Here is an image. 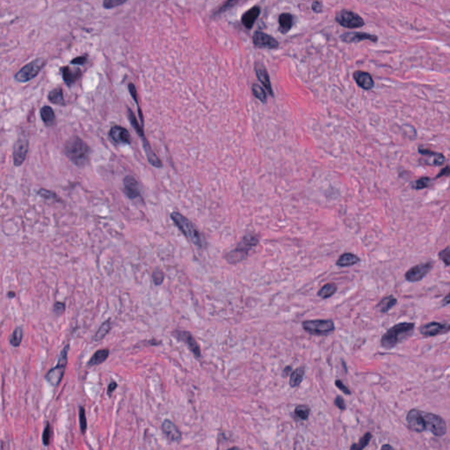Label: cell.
I'll return each instance as SVG.
<instances>
[{"label":"cell","instance_id":"cell-5","mask_svg":"<svg viewBox=\"0 0 450 450\" xmlns=\"http://www.w3.org/2000/svg\"><path fill=\"white\" fill-rule=\"evenodd\" d=\"M70 350V345H66L62 352L60 353L57 364L50 371H48L45 375V379L50 382L52 386L57 387L64 378L65 368L68 362V352Z\"/></svg>","mask_w":450,"mask_h":450},{"label":"cell","instance_id":"cell-27","mask_svg":"<svg viewBox=\"0 0 450 450\" xmlns=\"http://www.w3.org/2000/svg\"><path fill=\"white\" fill-rule=\"evenodd\" d=\"M358 262H360V258L358 256L350 253V252H346L344 254L341 255L338 259L336 265L341 268H344V267L353 266Z\"/></svg>","mask_w":450,"mask_h":450},{"label":"cell","instance_id":"cell-6","mask_svg":"<svg viewBox=\"0 0 450 450\" xmlns=\"http://www.w3.org/2000/svg\"><path fill=\"white\" fill-rule=\"evenodd\" d=\"M46 60L43 57H39L33 60L29 64H25L23 68L21 69L15 74V79L21 83H25L34 78L38 75L42 69L45 66Z\"/></svg>","mask_w":450,"mask_h":450},{"label":"cell","instance_id":"cell-26","mask_svg":"<svg viewBox=\"0 0 450 450\" xmlns=\"http://www.w3.org/2000/svg\"><path fill=\"white\" fill-rule=\"evenodd\" d=\"M109 353H110L109 349H100L97 352H95L94 355L90 359L89 361H88V366L94 367V366L102 364L104 361H106L107 360V358L109 356Z\"/></svg>","mask_w":450,"mask_h":450},{"label":"cell","instance_id":"cell-33","mask_svg":"<svg viewBox=\"0 0 450 450\" xmlns=\"http://www.w3.org/2000/svg\"><path fill=\"white\" fill-rule=\"evenodd\" d=\"M337 291V285L335 283H327L324 285L318 292V296L323 299L331 298Z\"/></svg>","mask_w":450,"mask_h":450},{"label":"cell","instance_id":"cell-21","mask_svg":"<svg viewBox=\"0 0 450 450\" xmlns=\"http://www.w3.org/2000/svg\"><path fill=\"white\" fill-rule=\"evenodd\" d=\"M353 78L357 83V85L364 90H371L374 87L375 82L372 76L370 73L356 71L353 73Z\"/></svg>","mask_w":450,"mask_h":450},{"label":"cell","instance_id":"cell-14","mask_svg":"<svg viewBox=\"0 0 450 450\" xmlns=\"http://www.w3.org/2000/svg\"><path fill=\"white\" fill-rule=\"evenodd\" d=\"M252 41H253L255 47L258 49L275 50L277 48H279V43L276 41L275 39L260 31L255 32L252 36Z\"/></svg>","mask_w":450,"mask_h":450},{"label":"cell","instance_id":"cell-34","mask_svg":"<svg viewBox=\"0 0 450 450\" xmlns=\"http://www.w3.org/2000/svg\"><path fill=\"white\" fill-rule=\"evenodd\" d=\"M22 338H23V330L22 327H16L10 338V343L14 348H19L22 344Z\"/></svg>","mask_w":450,"mask_h":450},{"label":"cell","instance_id":"cell-13","mask_svg":"<svg viewBox=\"0 0 450 450\" xmlns=\"http://www.w3.org/2000/svg\"><path fill=\"white\" fill-rule=\"evenodd\" d=\"M450 331V324L430 322L420 328V332L424 337H434Z\"/></svg>","mask_w":450,"mask_h":450},{"label":"cell","instance_id":"cell-41","mask_svg":"<svg viewBox=\"0 0 450 450\" xmlns=\"http://www.w3.org/2000/svg\"><path fill=\"white\" fill-rule=\"evenodd\" d=\"M51 434H52L51 425L50 422H48L43 433V442L44 446L47 447L50 444Z\"/></svg>","mask_w":450,"mask_h":450},{"label":"cell","instance_id":"cell-47","mask_svg":"<svg viewBox=\"0 0 450 450\" xmlns=\"http://www.w3.org/2000/svg\"><path fill=\"white\" fill-rule=\"evenodd\" d=\"M335 385L337 388L342 391L346 395H351V391L349 389V387L346 386L341 380H336Z\"/></svg>","mask_w":450,"mask_h":450},{"label":"cell","instance_id":"cell-40","mask_svg":"<svg viewBox=\"0 0 450 450\" xmlns=\"http://www.w3.org/2000/svg\"><path fill=\"white\" fill-rule=\"evenodd\" d=\"M164 280H165L164 272L160 270L159 268L155 269L152 273V280L154 284L159 286V285H161L163 283Z\"/></svg>","mask_w":450,"mask_h":450},{"label":"cell","instance_id":"cell-9","mask_svg":"<svg viewBox=\"0 0 450 450\" xmlns=\"http://www.w3.org/2000/svg\"><path fill=\"white\" fill-rule=\"evenodd\" d=\"M336 22L347 28H359L365 25L363 19L349 10H341L336 14Z\"/></svg>","mask_w":450,"mask_h":450},{"label":"cell","instance_id":"cell-18","mask_svg":"<svg viewBox=\"0 0 450 450\" xmlns=\"http://www.w3.org/2000/svg\"><path fill=\"white\" fill-rule=\"evenodd\" d=\"M162 431L165 433L167 440L170 442H179L181 441V433L177 425L170 420H165L162 423Z\"/></svg>","mask_w":450,"mask_h":450},{"label":"cell","instance_id":"cell-12","mask_svg":"<svg viewBox=\"0 0 450 450\" xmlns=\"http://www.w3.org/2000/svg\"><path fill=\"white\" fill-rule=\"evenodd\" d=\"M406 422L408 428L416 433H423L426 431L425 421L422 416L421 410L412 409L406 415Z\"/></svg>","mask_w":450,"mask_h":450},{"label":"cell","instance_id":"cell-56","mask_svg":"<svg viewBox=\"0 0 450 450\" xmlns=\"http://www.w3.org/2000/svg\"><path fill=\"white\" fill-rule=\"evenodd\" d=\"M382 450H393V447H391V445H383Z\"/></svg>","mask_w":450,"mask_h":450},{"label":"cell","instance_id":"cell-36","mask_svg":"<svg viewBox=\"0 0 450 450\" xmlns=\"http://www.w3.org/2000/svg\"><path fill=\"white\" fill-rule=\"evenodd\" d=\"M251 92H252V94H253L255 98L258 99L262 103L267 102V94H266L265 90L260 85L253 84L251 86Z\"/></svg>","mask_w":450,"mask_h":450},{"label":"cell","instance_id":"cell-35","mask_svg":"<svg viewBox=\"0 0 450 450\" xmlns=\"http://www.w3.org/2000/svg\"><path fill=\"white\" fill-rule=\"evenodd\" d=\"M372 439V434L370 433H366L358 443H355L351 446V450H361L365 449L366 447L369 445L370 441Z\"/></svg>","mask_w":450,"mask_h":450},{"label":"cell","instance_id":"cell-42","mask_svg":"<svg viewBox=\"0 0 450 450\" xmlns=\"http://www.w3.org/2000/svg\"><path fill=\"white\" fill-rule=\"evenodd\" d=\"M431 178H428V177H423V178H419L417 180L416 182L414 183V187L413 188L415 189H423V188H426V187H429L430 183H431Z\"/></svg>","mask_w":450,"mask_h":450},{"label":"cell","instance_id":"cell-37","mask_svg":"<svg viewBox=\"0 0 450 450\" xmlns=\"http://www.w3.org/2000/svg\"><path fill=\"white\" fill-rule=\"evenodd\" d=\"M310 412V407L308 405H304V404L298 405L295 409V415H296V417H298V419L302 420V421H305L309 418Z\"/></svg>","mask_w":450,"mask_h":450},{"label":"cell","instance_id":"cell-19","mask_svg":"<svg viewBox=\"0 0 450 450\" xmlns=\"http://www.w3.org/2000/svg\"><path fill=\"white\" fill-rule=\"evenodd\" d=\"M254 68L255 73H256V75H257L258 79H259V80L260 81V83L263 85L264 88L268 91V94L273 96V95H274V92H273L272 85H271V81H270L268 71H267V69L265 67V65L258 62V63L255 64Z\"/></svg>","mask_w":450,"mask_h":450},{"label":"cell","instance_id":"cell-24","mask_svg":"<svg viewBox=\"0 0 450 450\" xmlns=\"http://www.w3.org/2000/svg\"><path fill=\"white\" fill-rule=\"evenodd\" d=\"M140 138L143 141V147L145 149V154L147 156V159L150 162V164L152 166L157 167V168L161 167V160L158 158V157L155 153L153 152L150 146L149 142L145 138V136H141Z\"/></svg>","mask_w":450,"mask_h":450},{"label":"cell","instance_id":"cell-10","mask_svg":"<svg viewBox=\"0 0 450 450\" xmlns=\"http://www.w3.org/2000/svg\"><path fill=\"white\" fill-rule=\"evenodd\" d=\"M433 262H425V263L418 264L410 268L407 272L405 273L404 277L405 280L411 282L420 281L428 274L433 268Z\"/></svg>","mask_w":450,"mask_h":450},{"label":"cell","instance_id":"cell-25","mask_svg":"<svg viewBox=\"0 0 450 450\" xmlns=\"http://www.w3.org/2000/svg\"><path fill=\"white\" fill-rule=\"evenodd\" d=\"M293 16L290 13H282L279 17V30L281 34H287L293 25Z\"/></svg>","mask_w":450,"mask_h":450},{"label":"cell","instance_id":"cell-31","mask_svg":"<svg viewBox=\"0 0 450 450\" xmlns=\"http://www.w3.org/2000/svg\"><path fill=\"white\" fill-rule=\"evenodd\" d=\"M48 98H49V100L51 103H53V104L59 105V106H64V94H63V90L61 87L52 90L50 93L49 94Z\"/></svg>","mask_w":450,"mask_h":450},{"label":"cell","instance_id":"cell-49","mask_svg":"<svg viewBox=\"0 0 450 450\" xmlns=\"http://www.w3.org/2000/svg\"><path fill=\"white\" fill-rule=\"evenodd\" d=\"M334 404H335L336 406L339 408L340 410H342V411L346 410V407H347L344 400H343L340 396H338V397L336 398L335 400H334Z\"/></svg>","mask_w":450,"mask_h":450},{"label":"cell","instance_id":"cell-29","mask_svg":"<svg viewBox=\"0 0 450 450\" xmlns=\"http://www.w3.org/2000/svg\"><path fill=\"white\" fill-rule=\"evenodd\" d=\"M305 375V369L304 367H300L296 370H293L290 374V380H289V385L295 388L301 384L302 382V379L304 377Z\"/></svg>","mask_w":450,"mask_h":450},{"label":"cell","instance_id":"cell-32","mask_svg":"<svg viewBox=\"0 0 450 450\" xmlns=\"http://www.w3.org/2000/svg\"><path fill=\"white\" fill-rule=\"evenodd\" d=\"M111 328H112V324H111L110 319H107L106 321L103 322L99 328L98 331L94 335V341H100V340H103L106 337V335H107V333L110 331Z\"/></svg>","mask_w":450,"mask_h":450},{"label":"cell","instance_id":"cell-16","mask_svg":"<svg viewBox=\"0 0 450 450\" xmlns=\"http://www.w3.org/2000/svg\"><path fill=\"white\" fill-rule=\"evenodd\" d=\"M342 42L346 43H360L361 41H370L372 43H376L378 37L375 34H368L364 32H351L345 33L340 36Z\"/></svg>","mask_w":450,"mask_h":450},{"label":"cell","instance_id":"cell-3","mask_svg":"<svg viewBox=\"0 0 450 450\" xmlns=\"http://www.w3.org/2000/svg\"><path fill=\"white\" fill-rule=\"evenodd\" d=\"M171 218L189 241H191L196 247L200 248L205 247L203 237L201 236V234L199 232L195 225L190 220H188L187 217H184L180 213L174 212L172 213Z\"/></svg>","mask_w":450,"mask_h":450},{"label":"cell","instance_id":"cell-1","mask_svg":"<svg viewBox=\"0 0 450 450\" xmlns=\"http://www.w3.org/2000/svg\"><path fill=\"white\" fill-rule=\"evenodd\" d=\"M415 329V324L403 322L397 324L394 326L390 328L382 335L381 339V345L385 349H391L397 347L398 345L407 340L412 336Z\"/></svg>","mask_w":450,"mask_h":450},{"label":"cell","instance_id":"cell-43","mask_svg":"<svg viewBox=\"0 0 450 450\" xmlns=\"http://www.w3.org/2000/svg\"><path fill=\"white\" fill-rule=\"evenodd\" d=\"M439 258L446 266H450V247L441 250L439 252Z\"/></svg>","mask_w":450,"mask_h":450},{"label":"cell","instance_id":"cell-51","mask_svg":"<svg viewBox=\"0 0 450 450\" xmlns=\"http://www.w3.org/2000/svg\"><path fill=\"white\" fill-rule=\"evenodd\" d=\"M322 3H320L319 1H314L312 3V5H311V8L314 11L315 13H321L323 11V8H322Z\"/></svg>","mask_w":450,"mask_h":450},{"label":"cell","instance_id":"cell-57","mask_svg":"<svg viewBox=\"0 0 450 450\" xmlns=\"http://www.w3.org/2000/svg\"><path fill=\"white\" fill-rule=\"evenodd\" d=\"M289 370H291V367H287V368L285 369L284 371H283V373H284L285 375H288L289 374V373H288Z\"/></svg>","mask_w":450,"mask_h":450},{"label":"cell","instance_id":"cell-50","mask_svg":"<svg viewBox=\"0 0 450 450\" xmlns=\"http://www.w3.org/2000/svg\"><path fill=\"white\" fill-rule=\"evenodd\" d=\"M39 195L43 197V198H46V199H52V198H57V196H55L54 193H51V192L47 191L45 189H41L39 191Z\"/></svg>","mask_w":450,"mask_h":450},{"label":"cell","instance_id":"cell-15","mask_svg":"<svg viewBox=\"0 0 450 450\" xmlns=\"http://www.w3.org/2000/svg\"><path fill=\"white\" fill-rule=\"evenodd\" d=\"M109 136L112 141L118 145H129L131 144V136L125 127L115 125L111 127Z\"/></svg>","mask_w":450,"mask_h":450},{"label":"cell","instance_id":"cell-48","mask_svg":"<svg viewBox=\"0 0 450 450\" xmlns=\"http://www.w3.org/2000/svg\"><path fill=\"white\" fill-rule=\"evenodd\" d=\"M87 59H88V55H80V56H77V57H76V58H74V59L72 60V61H71V64L82 65V64H84L86 63Z\"/></svg>","mask_w":450,"mask_h":450},{"label":"cell","instance_id":"cell-23","mask_svg":"<svg viewBox=\"0 0 450 450\" xmlns=\"http://www.w3.org/2000/svg\"><path fill=\"white\" fill-rule=\"evenodd\" d=\"M259 13H260V8L259 6H254L244 13L241 18V22L244 26L247 29H250L254 25L256 20L259 17Z\"/></svg>","mask_w":450,"mask_h":450},{"label":"cell","instance_id":"cell-11","mask_svg":"<svg viewBox=\"0 0 450 450\" xmlns=\"http://www.w3.org/2000/svg\"><path fill=\"white\" fill-rule=\"evenodd\" d=\"M173 335L175 336L176 340H179L187 345L189 350L193 352V354L196 358H200L201 352H200V347L197 343L196 339L194 338V336L192 335L189 331L175 330L173 331Z\"/></svg>","mask_w":450,"mask_h":450},{"label":"cell","instance_id":"cell-46","mask_svg":"<svg viewBox=\"0 0 450 450\" xmlns=\"http://www.w3.org/2000/svg\"><path fill=\"white\" fill-rule=\"evenodd\" d=\"M53 310L56 316L64 314V310H65V303L63 301H55Z\"/></svg>","mask_w":450,"mask_h":450},{"label":"cell","instance_id":"cell-17","mask_svg":"<svg viewBox=\"0 0 450 450\" xmlns=\"http://www.w3.org/2000/svg\"><path fill=\"white\" fill-rule=\"evenodd\" d=\"M28 151V142L25 139H20L13 148V164L14 166H22L25 161Z\"/></svg>","mask_w":450,"mask_h":450},{"label":"cell","instance_id":"cell-55","mask_svg":"<svg viewBox=\"0 0 450 450\" xmlns=\"http://www.w3.org/2000/svg\"><path fill=\"white\" fill-rule=\"evenodd\" d=\"M16 297V293L14 291H9L7 293V298H14Z\"/></svg>","mask_w":450,"mask_h":450},{"label":"cell","instance_id":"cell-54","mask_svg":"<svg viewBox=\"0 0 450 450\" xmlns=\"http://www.w3.org/2000/svg\"><path fill=\"white\" fill-rule=\"evenodd\" d=\"M450 303V293L448 294L445 298L442 300V305H448Z\"/></svg>","mask_w":450,"mask_h":450},{"label":"cell","instance_id":"cell-8","mask_svg":"<svg viewBox=\"0 0 450 450\" xmlns=\"http://www.w3.org/2000/svg\"><path fill=\"white\" fill-rule=\"evenodd\" d=\"M422 416L425 421V428L433 433L434 436L442 437L447 433V425L442 417L432 412H422Z\"/></svg>","mask_w":450,"mask_h":450},{"label":"cell","instance_id":"cell-4","mask_svg":"<svg viewBox=\"0 0 450 450\" xmlns=\"http://www.w3.org/2000/svg\"><path fill=\"white\" fill-rule=\"evenodd\" d=\"M259 244V236L254 233H247L242 240L238 243L237 247L233 250L229 251L226 255L225 259L229 264L241 262L247 259L250 250Z\"/></svg>","mask_w":450,"mask_h":450},{"label":"cell","instance_id":"cell-28","mask_svg":"<svg viewBox=\"0 0 450 450\" xmlns=\"http://www.w3.org/2000/svg\"><path fill=\"white\" fill-rule=\"evenodd\" d=\"M397 302H398L397 298L391 295V296L382 298V300L378 302L376 308L379 309L382 313H387L397 304Z\"/></svg>","mask_w":450,"mask_h":450},{"label":"cell","instance_id":"cell-7","mask_svg":"<svg viewBox=\"0 0 450 450\" xmlns=\"http://www.w3.org/2000/svg\"><path fill=\"white\" fill-rule=\"evenodd\" d=\"M302 328L304 331L312 335H325L334 331L335 325L329 319H317L303 321Z\"/></svg>","mask_w":450,"mask_h":450},{"label":"cell","instance_id":"cell-2","mask_svg":"<svg viewBox=\"0 0 450 450\" xmlns=\"http://www.w3.org/2000/svg\"><path fill=\"white\" fill-rule=\"evenodd\" d=\"M64 151L70 160L76 166H84L89 161L91 150L78 136L71 137L65 144Z\"/></svg>","mask_w":450,"mask_h":450},{"label":"cell","instance_id":"cell-20","mask_svg":"<svg viewBox=\"0 0 450 450\" xmlns=\"http://www.w3.org/2000/svg\"><path fill=\"white\" fill-rule=\"evenodd\" d=\"M124 190L129 199H136L141 196L140 186L133 176H127L124 178Z\"/></svg>","mask_w":450,"mask_h":450},{"label":"cell","instance_id":"cell-45","mask_svg":"<svg viewBox=\"0 0 450 450\" xmlns=\"http://www.w3.org/2000/svg\"><path fill=\"white\" fill-rule=\"evenodd\" d=\"M238 2V0H227L225 4H223L221 7L219 8V10L217 11L216 14H221V13H225L226 11H228L229 9L233 7L234 5L237 4Z\"/></svg>","mask_w":450,"mask_h":450},{"label":"cell","instance_id":"cell-22","mask_svg":"<svg viewBox=\"0 0 450 450\" xmlns=\"http://www.w3.org/2000/svg\"><path fill=\"white\" fill-rule=\"evenodd\" d=\"M62 73H63V78H64V82L68 86L73 85L82 75L80 69H73L70 66H64L62 68Z\"/></svg>","mask_w":450,"mask_h":450},{"label":"cell","instance_id":"cell-44","mask_svg":"<svg viewBox=\"0 0 450 450\" xmlns=\"http://www.w3.org/2000/svg\"><path fill=\"white\" fill-rule=\"evenodd\" d=\"M127 0H104L103 7L106 9L114 8L118 5L126 3Z\"/></svg>","mask_w":450,"mask_h":450},{"label":"cell","instance_id":"cell-39","mask_svg":"<svg viewBox=\"0 0 450 450\" xmlns=\"http://www.w3.org/2000/svg\"><path fill=\"white\" fill-rule=\"evenodd\" d=\"M128 90H129V93L131 94L132 98L135 100L136 105L138 106V113H139V116H140L141 122H142V124H144V116H143L142 110H141L140 106H139V104H138V100H137V91H136V86H135L134 84L130 83V84L128 85Z\"/></svg>","mask_w":450,"mask_h":450},{"label":"cell","instance_id":"cell-52","mask_svg":"<svg viewBox=\"0 0 450 450\" xmlns=\"http://www.w3.org/2000/svg\"><path fill=\"white\" fill-rule=\"evenodd\" d=\"M117 386H118L117 382H115V381H112V382L109 383L108 387H107V395L111 397V396H112V393L117 389Z\"/></svg>","mask_w":450,"mask_h":450},{"label":"cell","instance_id":"cell-30","mask_svg":"<svg viewBox=\"0 0 450 450\" xmlns=\"http://www.w3.org/2000/svg\"><path fill=\"white\" fill-rule=\"evenodd\" d=\"M41 116H42V119L44 122V124H46L47 126H51V125L55 124V113H54V111L51 108L50 106H43V108L41 109Z\"/></svg>","mask_w":450,"mask_h":450},{"label":"cell","instance_id":"cell-53","mask_svg":"<svg viewBox=\"0 0 450 450\" xmlns=\"http://www.w3.org/2000/svg\"><path fill=\"white\" fill-rule=\"evenodd\" d=\"M448 175H450V166H445V167L439 173V175L435 177V178H441V177H444V176H448Z\"/></svg>","mask_w":450,"mask_h":450},{"label":"cell","instance_id":"cell-38","mask_svg":"<svg viewBox=\"0 0 450 450\" xmlns=\"http://www.w3.org/2000/svg\"><path fill=\"white\" fill-rule=\"evenodd\" d=\"M78 419H79L81 433L85 434L86 433V429H87V421H86V416H85V408L83 407V406L79 407Z\"/></svg>","mask_w":450,"mask_h":450}]
</instances>
